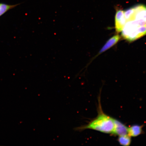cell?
<instances>
[{"label":"cell","mask_w":146,"mask_h":146,"mask_svg":"<svg viewBox=\"0 0 146 146\" xmlns=\"http://www.w3.org/2000/svg\"><path fill=\"white\" fill-rule=\"evenodd\" d=\"M100 98L98 100V115L86 125L76 128L75 130L82 131L87 129L99 131L106 134H112L114 129V118L104 112L102 109Z\"/></svg>","instance_id":"obj_1"},{"label":"cell","mask_w":146,"mask_h":146,"mask_svg":"<svg viewBox=\"0 0 146 146\" xmlns=\"http://www.w3.org/2000/svg\"><path fill=\"white\" fill-rule=\"evenodd\" d=\"M135 10L133 21H135L143 25H146V7L138 5L133 7Z\"/></svg>","instance_id":"obj_2"},{"label":"cell","mask_w":146,"mask_h":146,"mask_svg":"<svg viewBox=\"0 0 146 146\" xmlns=\"http://www.w3.org/2000/svg\"><path fill=\"white\" fill-rule=\"evenodd\" d=\"M127 23L124 14V11L119 10L117 12L115 17V27L117 32L122 31Z\"/></svg>","instance_id":"obj_3"},{"label":"cell","mask_w":146,"mask_h":146,"mask_svg":"<svg viewBox=\"0 0 146 146\" xmlns=\"http://www.w3.org/2000/svg\"><path fill=\"white\" fill-rule=\"evenodd\" d=\"M114 129L112 135L120 136L128 134V127L121 122L114 119Z\"/></svg>","instance_id":"obj_4"},{"label":"cell","mask_w":146,"mask_h":146,"mask_svg":"<svg viewBox=\"0 0 146 146\" xmlns=\"http://www.w3.org/2000/svg\"><path fill=\"white\" fill-rule=\"evenodd\" d=\"M120 36L117 35L111 37L108 41L104 45L103 47L101 48V50L98 53V55L102 53L105 52V51L108 50L111 47H112L117 43L120 39Z\"/></svg>","instance_id":"obj_5"},{"label":"cell","mask_w":146,"mask_h":146,"mask_svg":"<svg viewBox=\"0 0 146 146\" xmlns=\"http://www.w3.org/2000/svg\"><path fill=\"white\" fill-rule=\"evenodd\" d=\"M143 125H134L128 127V135L131 137H135L143 134Z\"/></svg>","instance_id":"obj_6"},{"label":"cell","mask_w":146,"mask_h":146,"mask_svg":"<svg viewBox=\"0 0 146 146\" xmlns=\"http://www.w3.org/2000/svg\"><path fill=\"white\" fill-rule=\"evenodd\" d=\"M131 137L128 135L119 136L118 141L120 145L124 146H129L131 143Z\"/></svg>","instance_id":"obj_7"},{"label":"cell","mask_w":146,"mask_h":146,"mask_svg":"<svg viewBox=\"0 0 146 146\" xmlns=\"http://www.w3.org/2000/svg\"><path fill=\"white\" fill-rule=\"evenodd\" d=\"M134 13L135 10L134 8H129L124 11L125 18L127 22L133 21Z\"/></svg>","instance_id":"obj_8"}]
</instances>
